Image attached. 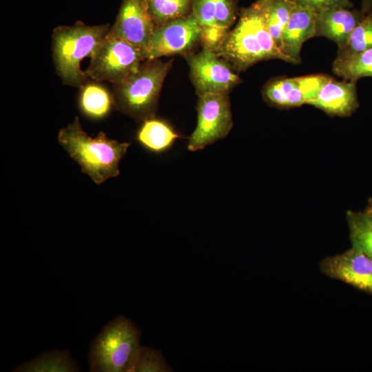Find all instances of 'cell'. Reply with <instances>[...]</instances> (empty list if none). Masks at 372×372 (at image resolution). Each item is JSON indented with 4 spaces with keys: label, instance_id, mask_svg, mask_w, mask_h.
Returning <instances> with one entry per match:
<instances>
[{
    "label": "cell",
    "instance_id": "23",
    "mask_svg": "<svg viewBox=\"0 0 372 372\" xmlns=\"http://www.w3.org/2000/svg\"><path fill=\"white\" fill-rule=\"evenodd\" d=\"M372 48V12L365 14L336 56H346Z\"/></svg>",
    "mask_w": 372,
    "mask_h": 372
},
{
    "label": "cell",
    "instance_id": "25",
    "mask_svg": "<svg viewBox=\"0 0 372 372\" xmlns=\"http://www.w3.org/2000/svg\"><path fill=\"white\" fill-rule=\"evenodd\" d=\"M168 365L161 352L152 347H141L132 372H169Z\"/></svg>",
    "mask_w": 372,
    "mask_h": 372
},
{
    "label": "cell",
    "instance_id": "13",
    "mask_svg": "<svg viewBox=\"0 0 372 372\" xmlns=\"http://www.w3.org/2000/svg\"><path fill=\"white\" fill-rule=\"evenodd\" d=\"M366 13L357 8H331L316 11L315 37H325L343 47Z\"/></svg>",
    "mask_w": 372,
    "mask_h": 372
},
{
    "label": "cell",
    "instance_id": "19",
    "mask_svg": "<svg viewBox=\"0 0 372 372\" xmlns=\"http://www.w3.org/2000/svg\"><path fill=\"white\" fill-rule=\"evenodd\" d=\"M112 102L110 93L100 85L88 83L81 87L79 108L91 118L101 119L106 116L111 110Z\"/></svg>",
    "mask_w": 372,
    "mask_h": 372
},
{
    "label": "cell",
    "instance_id": "15",
    "mask_svg": "<svg viewBox=\"0 0 372 372\" xmlns=\"http://www.w3.org/2000/svg\"><path fill=\"white\" fill-rule=\"evenodd\" d=\"M192 14L200 29L229 32L239 15L238 0H192Z\"/></svg>",
    "mask_w": 372,
    "mask_h": 372
},
{
    "label": "cell",
    "instance_id": "17",
    "mask_svg": "<svg viewBox=\"0 0 372 372\" xmlns=\"http://www.w3.org/2000/svg\"><path fill=\"white\" fill-rule=\"evenodd\" d=\"M80 369L68 351L43 352L14 368V372H76Z\"/></svg>",
    "mask_w": 372,
    "mask_h": 372
},
{
    "label": "cell",
    "instance_id": "11",
    "mask_svg": "<svg viewBox=\"0 0 372 372\" xmlns=\"http://www.w3.org/2000/svg\"><path fill=\"white\" fill-rule=\"evenodd\" d=\"M154 27L147 0H122L116 21L107 35L145 51Z\"/></svg>",
    "mask_w": 372,
    "mask_h": 372
},
{
    "label": "cell",
    "instance_id": "4",
    "mask_svg": "<svg viewBox=\"0 0 372 372\" xmlns=\"http://www.w3.org/2000/svg\"><path fill=\"white\" fill-rule=\"evenodd\" d=\"M141 331L119 316L108 322L92 341L88 352L91 372H132L141 349Z\"/></svg>",
    "mask_w": 372,
    "mask_h": 372
},
{
    "label": "cell",
    "instance_id": "22",
    "mask_svg": "<svg viewBox=\"0 0 372 372\" xmlns=\"http://www.w3.org/2000/svg\"><path fill=\"white\" fill-rule=\"evenodd\" d=\"M293 5L294 3L290 0H269L268 3L266 16L267 27L280 50L283 30L289 21Z\"/></svg>",
    "mask_w": 372,
    "mask_h": 372
},
{
    "label": "cell",
    "instance_id": "12",
    "mask_svg": "<svg viewBox=\"0 0 372 372\" xmlns=\"http://www.w3.org/2000/svg\"><path fill=\"white\" fill-rule=\"evenodd\" d=\"M357 82L337 81L333 77L326 83L318 95L307 104L332 116H348L359 107Z\"/></svg>",
    "mask_w": 372,
    "mask_h": 372
},
{
    "label": "cell",
    "instance_id": "1",
    "mask_svg": "<svg viewBox=\"0 0 372 372\" xmlns=\"http://www.w3.org/2000/svg\"><path fill=\"white\" fill-rule=\"evenodd\" d=\"M269 0H256L239 12L236 25L215 53L228 62L236 72L247 70L261 61H293L277 46L269 34L267 9Z\"/></svg>",
    "mask_w": 372,
    "mask_h": 372
},
{
    "label": "cell",
    "instance_id": "2",
    "mask_svg": "<svg viewBox=\"0 0 372 372\" xmlns=\"http://www.w3.org/2000/svg\"><path fill=\"white\" fill-rule=\"evenodd\" d=\"M60 145L96 184L117 176L119 162L130 145L108 138L100 132L92 138L84 132L76 116L73 122L60 130Z\"/></svg>",
    "mask_w": 372,
    "mask_h": 372
},
{
    "label": "cell",
    "instance_id": "26",
    "mask_svg": "<svg viewBox=\"0 0 372 372\" xmlns=\"http://www.w3.org/2000/svg\"><path fill=\"white\" fill-rule=\"evenodd\" d=\"M331 77L324 74L295 77L299 87L304 94L307 104L316 97L320 90Z\"/></svg>",
    "mask_w": 372,
    "mask_h": 372
},
{
    "label": "cell",
    "instance_id": "27",
    "mask_svg": "<svg viewBox=\"0 0 372 372\" xmlns=\"http://www.w3.org/2000/svg\"><path fill=\"white\" fill-rule=\"evenodd\" d=\"M293 3L316 11L331 8H353L350 0H290Z\"/></svg>",
    "mask_w": 372,
    "mask_h": 372
},
{
    "label": "cell",
    "instance_id": "9",
    "mask_svg": "<svg viewBox=\"0 0 372 372\" xmlns=\"http://www.w3.org/2000/svg\"><path fill=\"white\" fill-rule=\"evenodd\" d=\"M189 66L190 78L198 96L207 94L229 92L241 83L230 64L205 48L185 56Z\"/></svg>",
    "mask_w": 372,
    "mask_h": 372
},
{
    "label": "cell",
    "instance_id": "6",
    "mask_svg": "<svg viewBox=\"0 0 372 372\" xmlns=\"http://www.w3.org/2000/svg\"><path fill=\"white\" fill-rule=\"evenodd\" d=\"M85 72L88 78L118 83L135 72L145 59V51L127 41L106 36L90 57Z\"/></svg>",
    "mask_w": 372,
    "mask_h": 372
},
{
    "label": "cell",
    "instance_id": "20",
    "mask_svg": "<svg viewBox=\"0 0 372 372\" xmlns=\"http://www.w3.org/2000/svg\"><path fill=\"white\" fill-rule=\"evenodd\" d=\"M332 71L347 81H358L363 77H372V48L349 56H336Z\"/></svg>",
    "mask_w": 372,
    "mask_h": 372
},
{
    "label": "cell",
    "instance_id": "10",
    "mask_svg": "<svg viewBox=\"0 0 372 372\" xmlns=\"http://www.w3.org/2000/svg\"><path fill=\"white\" fill-rule=\"evenodd\" d=\"M319 267L327 277L372 295V259L354 247L325 258Z\"/></svg>",
    "mask_w": 372,
    "mask_h": 372
},
{
    "label": "cell",
    "instance_id": "28",
    "mask_svg": "<svg viewBox=\"0 0 372 372\" xmlns=\"http://www.w3.org/2000/svg\"><path fill=\"white\" fill-rule=\"evenodd\" d=\"M364 211L372 218V200L369 202Z\"/></svg>",
    "mask_w": 372,
    "mask_h": 372
},
{
    "label": "cell",
    "instance_id": "24",
    "mask_svg": "<svg viewBox=\"0 0 372 372\" xmlns=\"http://www.w3.org/2000/svg\"><path fill=\"white\" fill-rule=\"evenodd\" d=\"M147 3L149 12L156 26L189 14L192 0H147Z\"/></svg>",
    "mask_w": 372,
    "mask_h": 372
},
{
    "label": "cell",
    "instance_id": "21",
    "mask_svg": "<svg viewBox=\"0 0 372 372\" xmlns=\"http://www.w3.org/2000/svg\"><path fill=\"white\" fill-rule=\"evenodd\" d=\"M351 247L372 259V218L363 212L347 214Z\"/></svg>",
    "mask_w": 372,
    "mask_h": 372
},
{
    "label": "cell",
    "instance_id": "3",
    "mask_svg": "<svg viewBox=\"0 0 372 372\" xmlns=\"http://www.w3.org/2000/svg\"><path fill=\"white\" fill-rule=\"evenodd\" d=\"M109 24L87 25L81 21L73 25H60L52 34V59L57 75L65 85L81 87L88 77L80 64L91 57L105 39Z\"/></svg>",
    "mask_w": 372,
    "mask_h": 372
},
{
    "label": "cell",
    "instance_id": "7",
    "mask_svg": "<svg viewBox=\"0 0 372 372\" xmlns=\"http://www.w3.org/2000/svg\"><path fill=\"white\" fill-rule=\"evenodd\" d=\"M198 97L197 125L187 145L192 152L225 138L233 126L229 92Z\"/></svg>",
    "mask_w": 372,
    "mask_h": 372
},
{
    "label": "cell",
    "instance_id": "5",
    "mask_svg": "<svg viewBox=\"0 0 372 372\" xmlns=\"http://www.w3.org/2000/svg\"><path fill=\"white\" fill-rule=\"evenodd\" d=\"M172 61L147 59L121 82L114 84L116 107L136 121L154 118L160 92Z\"/></svg>",
    "mask_w": 372,
    "mask_h": 372
},
{
    "label": "cell",
    "instance_id": "14",
    "mask_svg": "<svg viewBox=\"0 0 372 372\" xmlns=\"http://www.w3.org/2000/svg\"><path fill=\"white\" fill-rule=\"evenodd\" d=\"M316 11L294 3L282 35L281 50L294 64L301 62L304 43L316 34Z\"/></svg>",
    "mask_w": 372,
    "mask_h": 372
},
{
    "label": "cell",
    "instance_id": "16",
    "mask_svg": "<svg viewBox=\"0 0 372 372\" xmlns=\"http://www.w3.org/2000/svg\"><path fill=\"white\" fill-rule=\"evenodd\" d=\"M262 93L268 103L278 107H298L306 103L295 77L270 79L264 85Z\"/></svg>",
    "mask_w": 372,
    "mask_h": 372
},
{
    "label": "cell",
    "instance_id": "8",
    "mask_svg": "<svg viewBox=\"0 0 372 372\" xmlns=\"http://www.w3.org/2000/svg\"><path fill=\"white\" fill-rule=\"evenodd\" d=\"M200 27L192 12L156 25L145 51V59L192 53L200 43Z\"/></svg>",
    "mask_w": 372,
    "mask_h": 372
},
{
    "label": "cell",
    "instance_id": "18",
    "mask_svg": "<svg viewBox=\"0 0 372 372\" xmlns=\"http://www.w3.org/2000/svg\"><path fill=\"white\" fill-rule=\"evenodd\" d=\"M179 136L166 123L154 118L144 121L136 140L147 149L160 153L169 148Z\"/></svg>",
    "mask_w": 372,
    "mask_h": 372
}]
</instances>
